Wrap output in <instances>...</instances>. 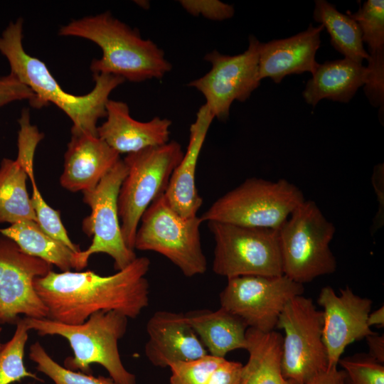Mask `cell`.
<instances>
[{
	"instance_id": "cell-1",
	"label": "cell",
	"mask_w": 384,
	"mask_h": 384,
	"mask_svg": "<svg viewBox=\"0 0 384 384\" xmlns=\"http://www.w3.org/2000/svg\"><path fill=\"white\" fill-rule=\"evenodd\" d=\"M150 260L137 257L109 276L93 271H50L37 277L33 286L48 309V318L65 324L84 323L98 311H116L136 319L148 306L149 284L146 278Z\"/></svg>"
},
{
	"instance_id": "cell-2",
	"label": "cell",
	"mask_w": 384,
	"mask_h": 384,
	"mask_svg": "<svg viewBox=\"0 0 384 384\" xmlns=\"http://www.w3.org/2000/svg\"><path fill=\"white\" fill-rule=\"evenodd\" d=\"M22 40L23 19L19 18L11 21L0 35V53L9 63L10 73L34 93L32 106L40 108L53 103L71 119V132L97 136V123L99 119L106 117L109 96L125 80L114 75L95 74V86L89 93H68L43 62L25 51Z\"/></svg>"
},
{
	"instance_id": "cell-3",
	"label": "cell",
	"mask_w": 384,
	"mask_h": 384,
	"mask_svg": "<svg viewBox=\"0 0 384 384\" xmlns=\"http://www.w3.org/2000/svg\"><path fill=\"white\" fill-rule=\"evenodd\" d=\"M58 34L90 40L102 49V57L90 64L93 75H114L142 82L160 80L172 68L164 50L154 42L144 39L139 31L109 11L73 20L61 26Z\"/></svg>"
},
{
	"instance_id": "cell-4",
	"label": "cell",
	"mask_w": 384,
	"mask_h": 384,
	"mask_svg": "<svg viewBox=\"0 0 384 384\" xmlns=\"http://www.w3.org/2000/svg\"><path fill=\"white\" fill-rule=\"evenodd\" d=\"M28 330L39 336L58 335L65 338L73 356L64 360V367L90 374V365L102 366L116 384H137L134 374L124 366L118 348L124 336L128 317L116 311H98L84 323L65 324L49 319L23 318Z\"/></svg>"
},
{
	"instance_id": "cell-5",
	"label": "cell",
	"mask_w": 384,
	"mask_h": 384,
	"mask_svg": "<svg viewBox=\"0 0 384 384\" xmlns=\"http://www.w3.org/2000/svg\"><path fill=\"white\" fill-rule=\"evenodd\" d=\"M334 225L313 201H304L278 230L283 274L304 284L334 273L337 262L330 248Z\"/></svg>"
},
{
	"instance_id": "cell-6",
	"label": "cell",
	"mask_w": 384,
	"mask_h": 384,
	"mask_svg": "<svg viewBox=\"0 0 384 384\" xmlns=\"http://www.w3.org/2000/svg\"><path fill=\"white\" fill-rule=\"evenodd\" d=\"M305 201L302 191L285 179H246L217 199L200 216L204 221L279 230Z\"/></svg>"
},
{
	"instance_id": "cell-7",
	"label": "cell",
	"mask_w": 384,
	"mask_h": 384,
	"mask_svg": "<svg viewBox=\"0 0 384 384\" xmlns=\"http://www.w3.org/2000/svg\"><path fill=\"white\" fill-rule=\"evenodd\" d=\"M183 154L178 142L169 141L129 154L124 159L127 174L119 189L117 206L123 239L129 248L134 250L142 215L157 197L165 193Z\"/></svg>"
},
{
	"instance_id": "cell-8",
	"label": "cell",
	"mask_w": 384,
	"mask_h": 384,
	"mask_svg": "<svg viewBox=\"0 0 384 384\" xmlns=\"http://www.w3.org/2000/svg\"><path fill=\"white\" fill-rule=\"evenodd\" d=\"M203 222L198 215L181 217L169 206L163 193L142 215L134 250L162 255L187 277L203 274L207 270L201 243L200 226Z\"/></svg>"
},
{
	"instance_id": "cell-9",
	"label": "cell",
	"mask_w": 384,
	"mask_h": 384,
	"mask_svg": "<svg viewBox=\"0 0 384 384\" xmlns=\"http://www.w3.org/2000/svg\"><path fill=\"white\" fill-rule=\"evenodd\" d=\"M215 247L212 269L227 279L283 274L278 230L208 221Z\"/></svg>"
},
{
	"instance_id": "cell-10",
	"label": "cell",
	"mask_w": 384,
	"mask_h": 384,
	"mask_svg": "<svg viewBox=\"0 0 384 384\" xmlns=\"http://www.w3.org/2000/svg\"><path fill=\"white\" fill-rule=\"evenodd\" d=\"M127 174V166L119 159L94 188L82 192V201L90 206L91 213L83 219L82 229L92 237V242L87 249L75 254V270L84 269L90 257L96 253L110 255L117 271L124 269L137 257L134 250L124 242L118 213V195Z\"/></svg>"
},
{
	"instance_id": "cell-11",
	"label": "cell",
	"mask_w": 384,
	"mask_h": 384,
	"mask_svg": "<svg viewBox=\"0 0 384 384\" xmlns=\"http://www.w3.org/2000/svg\"><path fill=\"white\" fill-rule=\"evenodd\" d=\"M323 324V312L316 309L311 299L302 294L286 304L276 325L284 333L281 367L286 378L305 384L328 368Z\"/></svg>"
},
{
	"instance_id": "cell-12",
	"label": "cell",
	"mask_w": 384,
	"mask_h": 384,
	"mask_svg": "<svg viewBox=\"0 0 384 384\" xmlns=\"http://www.w3.org/2000/svg\"><path fill=\"white\" fill-rule=\"evenodd\" d=\"M260 42L254 36L242 53L229 55L214 50L204 60L211 69L203 76L191 81L188 86L198 90L205 97V105L214 118L225 121L232 103L245 102L260 85L259 54Z\"/></svg>"
},
{
	"instance_id": "cell-13",
	"label": "cell",
	"mask_w": 384,
	"mask_h": 384,
	"mask_svg": "<svg viewBox=\"0 0 384 384\" xmlns=\"http://www.w3.org/2000/svg\"><path fill=\"white\" fill-rule=\"evenodd\" d=\"M227 279L219 295L220 307L241 318L249 328L262 332L274 331L286 304L304 292L303 284L284 274Z\"/></svg>"
},
{
	"instance_id": "cell-14",
	"label": "cell",
	"mask_w": 384,
	"mask_h": 384,
	"mask_svg": "<svg viewBox=\"0 0 384 384\" xmlns=\"http://www.w3.org/2000/svg\"><path fill=\"white\" fill-rule=\"evenodd\" d=\"M52 270V265L24 252L0 234V324H16L19 315L47 319L48 309L33 281Z\"/></svg>"
},
{
	"instance_id": "cell-15",
	"label": "cell",
	"mask_w": 384,
	"mask_h": 384,
	"mask_svg": "<svg viewBox=\"0 0 384 384\" xmlns=\"http://www.w3.org/2000/svg\"><path fill=\"white\" fill-rule=\"evenodd\" d=\"M317 303L323 308L322 338L328 368L337 367L349 344L374 333L368 325L373 302L355 294L348 286L340 289L339 294L326 286L321 289Z\"/></svg>"
},
{
	"instance_id": "cell-16",
	"label": "cell",
	"mask_w": 384,
	"mask_h": 384,
	"mask_svg": "<svg viewBox=\"0 0 384 384\" xmlns=\"http://www.w3.org/2000/svg\"><path fill=\"white\" fill-rule=\"evenodd\" d=\"M146 331L149 339L144 353L154 366L166 368L174 363L193 361L208 354L184 313L157 311L149 319Z\"/></svg>"
},
{
	"instance_id": "cell-17",
	"label": "cell",
	"mask_w": 384,
	"mask_h": 384,
	"mask_svg": "<svg viewBox=\"0 0 384 384\" xmlns=\"http://www.w3.org/2000/svg\"><path fill=\"white\" fill-rule=\"evenodd\" d=\"M106 121L97 127V136L117 153L127 154L169 142L171 121L155 117L148 122L132 117L127 103L109 100Z\"/></svg>"
},
{
	"instance_id": "cell-18",
	"label": "cell",
	"mask_w": 384,
	"mask_h": 384,
	"mask_svg": "<svg viewBox=\"0 0 384 384\" xmlns=\"http://www.w3.org/2000/svg\"><path fill=\"white\" fill-rule=\"evenodd\" d=\"M119 155L98 136L71 132L60 185L70 192L94 188L120 159Z\"/></svg>"
},
{
	"instance_id": "cell-19",
	"label": "cell",
	"mask_w": 384,
	"mask_h": 384,
	"mask_svg": "<svg viewBox=\"0 0 384 384\" xmlns=\"http://www.w3.org/2000/svg\"><path fill=\"white\" fill-rule=\"evenodd\" d=\"M324 26L311 24L304 31L293 36L260 43L259 78H271L280 83L288 75L309 72L313 75L319 63L315 55L321 43L320 34Z\"/></svg>"
},
{
	"instance_id": "cell-20",
	"label": "cell",
	"mask_w": 384,
	"mask_h": 384,
	"mask_svg": "<svg viewBox=\"0 0 384 384\" xmlns=\"http://www.w3.org/2000/svg\"><path fill=\"white\" fill-rule=\"evenodd\" d=\"M214 117L204 104L190 127L189 142L186 154L171 174L164 193L169 206L181 217L197 215L203 199L196 186V171L198 157Z\"/></svg>"
},
{
	"instance_id": "cell-21",
	"label": "cell",
	"mask_w": 384,
	"mask_h": 384,
	"mask_svg": "<svg viewBox=\"0 0 384 384\" xmlns=\"http://www.w3.org/2000/svg\"><path fill=\"white\" fill-rule=\"evenodd\" d=\"M346 14L359 25L369 51L363 90L370 103L380 107V117L384 105V1L368 0L356 12L347 11Z\"/></svg>"
},
{
	"instance_id": "cell-22",
	"label": "cell",
	"mask_w": 384,
	"mask_h": 384,
	"mask_svg": "<svg viewBox=\"0 0 384 384\" xmlns=\"http://www.w3.org/2000/svg\"><path fill=\"white\" fill-rule=\"evenodd\" d=\"M368 74L366 67L350 59L328 60L319 64L302 95L314 107L322 99L346 103L366 84Z\"/></svg>"
},
{
	"instance_id": "cell-23",
	"label": "cell",
	"mask_w": 384,
	"mask_h": 384,
	"mask_svg": "<svg viewBox=\"0 0 384 384\" xmlns=\"http://www.w3.org/2000/svg\"><path fill=\"white\" fill-rule=\"evenodd\" d=\"M185 316L209 355L225 358L232 351L246 349L248 326L224 308L197 309Z\"/></svg>"
},
{
	"instance_id": "cell-24",
	"label": "cell",
	"mask_w": 384,
	"mask_h": 384,
	"mask_svg": "<svg viewBox=\"0 0 384 384\" xmlns=\"http://www.w3.org/2000/svg\"><path fill=\"white\" fill-rule=\"evenodd\" d=\"M246 338L249 356L243 365L241 384H297L286 378L282 371L281 334L248 328Z\"/></svg>"
},
{
	"instance_id": "cell-25",
	"label": "cell",
	"mask_w": 384,
	"mask_h": 384,
	"mask_svg": "<svg viewBox=\"0 0 384 384\" xmlns=\"http://www.w3.org/2000/svg\"><path fill=\"white\" fill-rule=\"evenodd\" d=\"M0 234L15 242L26 254L55 265L62 272L73 269L77 252L48 235L36 221L11 224L0 229Z\"/></svg>"
},
{
	"instance_id": "cell-26",
	"label": "cell",
	"mask_w": 384,
	"mask_h": 384,
	"mask_svg": "<svg viewBox=\"0 0 384 384\" xmlns=\"http://www.w3.org/2000/svg\"><path fill=\"white\" fill-rule=\"evenodd\" d=\"M28 175L17 161L4 158L0 164V223L37 222L26 188Z\"/></svg>"
},
{
	"instance_id": "cell-27",
	"label": "cell",
	"mask_w": 384,
	"mask_h": 384,
	"mask_svg": "<svg viewBox=\"0 0 384 384\" xmlns=\"http://www.w3.org/2000/svg\"><path fill=\"white\" fill-rule=\"evenodd\" d=\"M313 18L325 28L330 35L331 46L345 58L362 63L368 54L363 47L362 33L358 23L339 12L326 0H316Z\"/></svg>"
},
{
	"instance_id": "cell-28",
	"label": "cell",
	"mask_w": 384,
	"mask_h": 384,
	"mask_svg": "<svg viewBox=\"0 0 384 384\" xmlns=\"http://www.w3.org/2000/svg\"><path fill=\"white\" fill-rule=\"evenodd\" d=\"M35 151L18 150L16 160L24 168L32 186L31 202L36 213L37 223L50 237L61 242L75 252L81 251L78 245L70 239L58 210L51 208L44 200L35 181L33 156Z\"/></svg>"
},
{
	"instance_id": "cell-29",
	"label": "cell",
	"mask_w": 384,
	"mask_h": 384,
	"mask_svg": "<svg viewBox=\"0 0 384 384\" xmlns=\"http://www.w3.org/2000/svg\"><path fill=\"white\" fill-rule=\"evenodd\" d=\"M28 329L23 319L16 324V330L11 338L1 344L0 348V384H11L24 378L41 380L27 370L24 366L25 346L28 338Z\"/></svg>"
},
{
	"instance_id": "cell-30",
	"label": "cell",
	"mask_w": 384,
	"mask_h": 384,
	"mask_svg": "<svg viewBox=\"0 0 384 384\" xmlns=\"http://www.w3.org/2000/svg\"><path fill=\"white\" fill-rule=\"evenodd\" d=\"M28 356L36 363V369L49 377L54 384H116L110 377H95L60 366L47 353L38 341L30 346Z\"/></svg>"
},
{
	"instance_id": "cell-31",
	"label": "cell",
	"mask_w": 384,
	"mask_h": 384,
	"mask_svg": "<svg viewBox=\"0 0 384 384\" xmlns=\"http://www.w3.org/2000/svg\"><path fill=\"white\" fill-rule=\"evenodd\" d=\"M344 384H384V365L368 353H359L341 358Z\"/></svg>"
},
{
	"instance_id": "cell-32",
	"label": "cell",
	"mask_w": 384,
	"mask_h": 384,
	"mask_svg": "<svg viewBox=\"0 0 384 384\" xmlns=\"http://www.w3.org/2000/svg\"><path fill=\"white\" fill-rule=\"evenodd\" d=\"M206 355L201 358L171 364L170 384H206L210 375L224 361Z\"/></svg>"
},
{
	"instance_id": "cell-33",
	"label": "cell",
	"mask_w": 384,
	"mask_h": 384,
	"mask_svg": "<svg viewBox=\"0 0 384 384\" xmlns=\"http://www.w3.org/2000/svg\"><path fill=\"white\" fill-rule=\"evenodd\" d=\"M181 6L191 15L212 21H224L233 16V5L218 0H181Z\"/></svg>"
},
{
	"instance_id": "cell-34",
	"label": "cell",
	"mask_w": 384,
	"mask_h": 384,
	"mask_svg": "<svg viewBox=\"0 0 384 384\" xmlns=\"http://www.w3.org/2000/svg\"><path fill=\"white\" fill-rule=\"evenodd\" d=\"M23 100H28L32 105L35 100L32 90L11 73L0 76V107Z\"/></svg>"
},
{
	"instance_id": "cell-35",
	"label": "cell",
	"mask_w": 384,
	"mask_h": 384,
	"mask_svg": "<svg viewBox=\"0 0 384 384\" xmlns=\"http://www.w3.org/2000/svg\"><path fill=\"white\" fill-rule=\"evenodd\" d=\"M243 364L224 361L210 375L206 384H241Z\"/></svg>"
},
{
	"instance_id": "cell-36",
	"label": "cell",
	"mask_w": 384,
	"mask_h": 384,
	"mask_svg": "<svg viewBox=\"0 0 384 384\" xmlns=\"http://www.w3.org/2000/svg\"><path fill=\"white\" fill-rule=\"evenodd\" d=\"M344 373L337 367L328 368L309 379L305 384H344Z\"/></svg>"
},
{
	"instance_id": "cell-37",
	"label": "cell",
	"mask_w": 384,
	"mask_h": 384,
	"mask_svg": "<svg viewBox=\"0 0 384 384\" xmlns=\"http://www.w3.org/2000/svg\"><path fill=\"white\" fill-rule=\"evenodd\" d=\"M372 183L379 202L380 210L374 223L375 228L377 229L381 225L380 210H383V164H379L374 168Z\"/></svg>"
},
{
	"instance_id": "cell-38",
	"label": "cell",
	"mask_w": 384,
	"mask_h": 384,
	"mask_svg": "<svg viewBox=\"0 0 384 384\" xmlns=\"http://www.w3.org/2000/svg\"><path fill=\"white\" fill-rule=\"evenodd\" d=\"M368 346V354L373 358L384 364V336L377 332L366 338Z\"/></svg>"
},
{
	"instance_id": "cell-39",
	"label": "cell",
	"mask_w": 384,
	"mask_h": 384,
	"mask_svg": "<svg viewBox=\"0 0 384 384\" xmlns=\"http://www.w3.org/2000/svg\"><path fill=\"white\" fill-rule=\"evenodd\" d=\"M368 325L369 327L378 326L383 327L384 326V307L380 306L375 311L370 312L368 317Z\"/></svg>"
},
{
	"instance_id": "cell-40",
	"label": "cell",
	"mask_w": 384,
	"mask_h": 384,
	"mask_svg": "<svg viewBox=\"0 0 384 384\" xmlns=\"http://www.w3.org/2000/svg\"><path fill=\"white\" fill-rule=\"evenodd\" d=\"M1 331V328H0V332ZM1 343H0V348H1Z\"/></svg>"
}]
</instances>
